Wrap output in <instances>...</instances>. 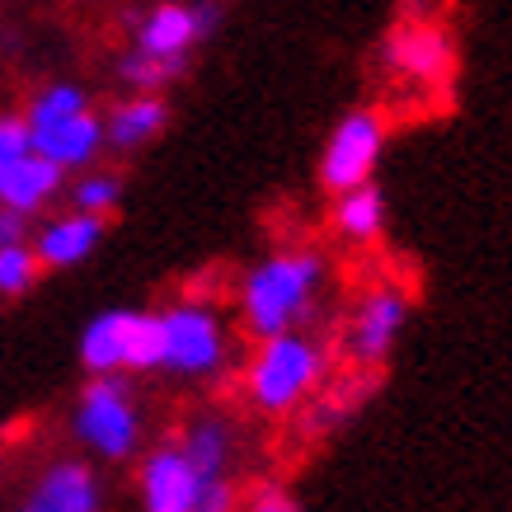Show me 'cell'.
Here are the masks:
<instances>
[{
    "mask_svg": "<svg viewBox=\"0 0 512 512\" xmlns=\"http://www.w3.org/2000/svg\"><path fill=\"white\" fill-rule=\"evenodd\" d=\"M170 127V104L165 94H127L104 113V132H109V151L132 156L141 146H151Z\"/></svg>",
    "mask_w": 512,
    "mask_h": 512,
    "instance_id": "cell-14",
    "label": "cell"
},
{
    "mask_svg": "<svg viewBox=\"0 0 512 512\" xmlns=\"http://www.w3.org/2000/svg\"><path fill=\"white\" fill-rule=\"evenodd\" d=\"M325 376L329 348L306 329H292V334L254 343L245 362V400L268 419H287L325 390Z\"/></svg>",
    "mask_w": 512,
    "mask_h": 512,
    "instance_id": "cell-2",
    "label": "cell"
},
{
    "mask_svg": "<svg viewBox=\"0 0 512 512\" xmlns=\"http://www.w3.org/2000/svg\"><path fill=\"white\" fill-rule=\"evenodd\" d=\"M179 447L193 461L202 480H226L235 466V428L221 414H198L188 419V428L179 433Z\"/></svg>",
    "mask_w": 512,
    "mask_h": 512,
    "instance_id": "cell-16",
    "label": "cell"
},
{
    "mask_svg": "<svg viewBox=\"0 0 512 512\" xmlns=\"http://www.w3.org/2000/svg\"><path fill=\"white\" fill-rule=\"evenodd\" d=\"M24 123L33 132V151L66 174L94 170V160L109 151L104 113L94 109V99L76 80H52L43 90H33L24 104Z\"/></svg>",
    "mask_w": 512,
    "mask_h": 512,
    "instance_id": "cell-3",
    "label": "cell"
},
{
    "mask_svg": "<svg viewBox=\"0 0 512 512\" xmlns=\"http://www.w3.org/2000/svg\"><path fill=\"white\" fill-rule=\"evenodd\" d=\"M160 329H165L160 372L179 376V381H217L231 367V329H226L217 306L174 301L160 311Z\"/></svg>",
    "mask_w": 512,
    "mask_h": 512,
    "instance_id": "cell-6",
    "label": "cell"
},
{
    "mask_svg": "<svg viewBox=\"0 0 512 512\" xmlns=\"http://www.w3.org/2000/svg\"><path fill=\"white\" fill-rule=\"evenodd\" d=\"M202 484L207 480L193 470V461L184 456L179 442H160V447L141 456L137 470L141 512H198Z\"/></svg>",
    "mask_w": 512,
    "mask_h": 512,
    "instance_id": "cell-11",
    "label": "cell"
},
{
    "mask_svg": "<svg viewBox=\"0 0 512 512\" xmlns=\"http://www.w3.org/2000/svg\"><path fill=\"white\" fill-rule=\"evenodd\" d=\"M24 226H29V221L0 207V245H15V240H24Z\"/></svg>",
    "mask_w": 512,
    "mask_h": 512,
    "instance_id": "cell-25",
    "label": "cell"
},
{
    "mask_svg": "<svg viewBox=\"0 0 512 512\" xmlns=\"http://www.w3.org/2000/svg\"><path fill=\"white\" fill-rule=\"evenodd\" d=\"M99 240H104V221H99V217H85V212H62V217H47L29 245H33V254H38V264L62 273V268H80V264H85L94 249H99Z\"/></svg>",
    "mask_w": 512,
    "mask_h": 512,
    "instance_id": "cell-13",
    "label": "cell"
},
{
    "mask_svg": "<svg viewBox=\"0 0 512 512\" xmlns=\"http://www.w3.org/2000/svg\"><path fill=\"white\" fill-rule=\"evenodd\" d=\"M66 193H71V212L109 221L118 212V202H123V179L113 170H85L76 174V184H66Z\"/></svg>",
    "mask_w": 512,
    "mask_h": 512,
    "instance_id": "cell-18",
    "label": "cell"
},
{
    "mask_svg": "<svg viewBox=\"0 0 512 512\" xmlns=\"http://www.w3.org/2000/svg\"><path fill=\"white\" fill-rule=\"evenodd\" d=\"M132 24V47L165 57V62H188V52L198 43H207L221 24V5L217 0H160L151 10L127 19Z\"/></svg>",
    "mask_w": 512,
    "mask_h": 512,
    "instance_id": "cell-9",
    "label": "cell"
},
{
    "mask_svg": "<svg viewBox=\"0 0 512 512\" xmlns=\"http://www.w3.org/2000/svg\"><path fill=\"white\" fill-rule=\"evenodd\" d=\"M357 400H362V390H329V395H315V400L306 404V433L311 437L334 433L339 423H348Z\"/></svg>",
    "mask_w": 512,
    "mask_h": 512,
    "instance_id": "cell-21",
    "label": "cell"
},
{
    "mask_svg": "<svg viewBox=\"0 0 512 512\" xmlns=\"http://www.w3.org/2000/svg\"><path fill=\"white\" fill-rule=\"evenodd\" d=\"M71 433L94 461L123 466L146 442V423H141V404L132 395L127 376H90L85 390L76 395L71 409Z\"/></svg>",
    "mask_w": 512,
    "mask_h": 512,
    "instance_id": "cell-4",
    "label": "cell"
},
{
    "mask_svg": "<svg viewBox=\"0 0 512 512\" xmlns=\"http://www.w3.org/2000/svg\"><path fill=\"white\" fill-rule=\"evenodd\" d=\"M409 311H414V301L404 292L400 282H376L367 292L357 296L353 315H348V329H343V353L353 367L362 372H376V367H386L390 353H395V343H400L404 325H409Z\"/></svg>",
    "mask_w": 512,
    "mask_h": 512,
    "instance_id": "cell-8",
    "label": "cell"
},
{
    "mask_svg": "<svg viewBox=\"0 0 512 512\" xmlns=\"http://www.w3.org/2000/svg\"><path fill=\"white\" fill-rule=\"evenodd\" d=\"M386 217H390L386 193L376 184L339 193L334 207H329V226H334V235L348 240V245H376V240L386 235Z\"/></svg>",
    "mask_w": 512,
    "mask_h": 512,
    "instance_id": "cell-17",
    "label": "cell"
},
{
    "mask_svg": "<svg viewBox=\"0 0 512 512\" xmlns=\"http://www.w3.org/2000/svg\"><path fill=\"white\" fill-rule=\"evenodd\" d=\"M240 512H301V498L282 484H259L254 494L240 503Z\"/></svg>",
    "mask_w": 512,
    "mask_h": 512,
    "instance_id": "cell-23",
    "label": "cell"
},
{
    "mask_svg": "<svg viewBox=\"0 0 512 512\" xmlns=\"http://www.w3.org/2000/svg\"><path fill=\"white\" fill-rule=\"evenodd\" d=\"M188 62H165V57H151V52H141V47H127L123 57H118V76L132 94H165V85L184 76Z\"/></svg>",
    "mask_w": 512,
    "mask_h": 512,
    "instance_id": "cell-19",
    "label": "cell"
},
{
    "mask_svg": "<svg viewBox=\"0 0 512 512\" xmlns=\"http://www.w3.org/2000/svg\"><path fill=\"white\" fill-rule=\"evenodd\" d=\"M198 512H240V489L235 480H207L202 484V498H198Z\"/></svg>",
    "mask_w": 512,
    "mask_h": 512,
    "instance_id": "cell-24",
    "label": "cell"
},
{
    "mask_svg": "<svg viewBox=\"0 0 512 512\" xmlns=\"http://www.w3.org/2000/svg\"><path fill=\"white\" fill-rule=\"evenodd\" d=\"M160 357H165L160 311L113 306V311H99L90 325L80 329V367L90 376L160 372Z\"/></svg>",
    "mask_w": 512,
    "mask_h": 512,
    "instance_id": "cell-5",
    "label": "cell"
},
{
    "mask_svg": "<svg viewBox=\"0 0 512 512\" xmlns=\"http://www.w3.org/2000/svg\"><path fill=\"white\" fill-rule=\"evenodd\" d=\"M325 278H329V259L311 245H287L264 254L240 278V292H235L245 334L259 343L292 334V329H306V320L320 306Z\"/></svg>",
    "mask_w": 512,
    "mask_h": 512,
    "instance_id": "cell-1",
    "label": "cell"
},
{
    "mask_svg": "<svg viewBox=\"0 0 512 512\" xmlns=\"http://www.w3.org/2000/svg\"><path fill=\"white\" fill-rule=\"evenodd\" d=\"M15 512H104L99 470L85 466V461H52L24 489Z\"/></svg>",
    "mask_w": 512,
    "mask_h": 512,
    "instance_id": "cell-12",
    "label": "cell"
},
{
    "mask_svg": "<svg viewBox=\"0 0 512 512\" xmlns=\"http://www.w3.org/2000/svg\"><path fill=\"white\" fill-rule=\"evenodd\" d=\"M390 141V123L381 109H348L339 123L329 127L325 146H320V160H315V179L329 198L339 193H353V188H367L376 179V165L386 156Z\"/></svg>",
    "mask_w": 512,
    "mask_h": 512,
    "instance_id": "cell-7",
    "label": "cell"
},
{
    "mask_svg": "<svg viewBox=\"0 0 512 512\" xmlns=\"http://www.w3.org/2000/svg\"><path fill=\"white\" fill-rule=\"evenodd\" d=\"M62 188H66V170H57L52 160H43L33 151L19 170H10L0 179V207L29 221V217H38V212H47Z\"/></svg>",
    "mask_w": 512,
    "mask_h": 512,
    "instance_id": "cell-15",
    "label": "cell"
},
{
    "mask_svg": "<svg viewBox=\"0 0 512 512\" xmlns=\"http://www.w3.org/2000/svg\"><path fill=\"white\" fill-rule=\"evenodd\" d=\"M33 156V132L24 113H0V179Z\"/></svg>",
    "mask_w": 512,
    "mask_h": 512,
    "instance_id": "cell-22",
    "label": "cell"
},
{
    "mask_svg": "<svg viewBox=\"0 0 512 512\" xmlns=\"http://www.w3.org/2000/svg\"><path fill=\"white\" fill-rule=\"evenodd\" d=\"M38 273H43V264H38V254H33L29 240L0 245V296H24V292H33Z\"/></svg>",
    "mask_w": 512,
    "mask_h": 512,
    "instance_id": "cell-20",
    "label": "cell"
},
{
    "mask_svg": "<svg viewBox=\"0 0 512 512\" xmlns=\"http://www.w3.org/2000/svg\"><path fill=\"white\" fill-rule=\"evenodd\" d=\"M381 62L395 80H409V85H442V80L456 71V43L451 33L433 19H404L395 24L381 47Z\"/></svg>",
    "mask_w": 512,
    "mask_h": 512,
    "instance_id": "cell-10",
    "label": "cell"
}]
</instances>
